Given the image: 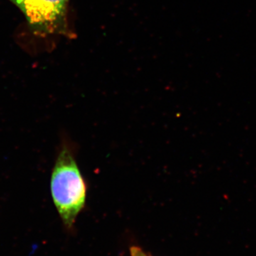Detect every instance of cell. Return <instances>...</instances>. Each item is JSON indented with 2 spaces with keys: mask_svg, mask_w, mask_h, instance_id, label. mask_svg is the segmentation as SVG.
Masks as SVG:
<instances>
[{
  "mask_svg": "<svg viewBox=\"0 0 256 256\" xmlns=\"http://www.w3.org/2000/svg\"><path fill=\"white\" fill-rule=\"evenodd\" d=\"M50 192L66 228H74L77 217L86 204L88 185L76 160V148L64 140L50 178Z\"/></svg>",
  "mask_w": 256,
  "mask_h": 256,
  "instance_id": "obj_1",
  "label": "cell"
},
{
  "mask_svg": "<svg viewBox=\"0 0 256 256\" xmlns=\"http://www.w3.org/2000/svg\"><path fill=\"white\" fill-rule=\"evenodd\" d=\"M20 8L30 28L40 34L60 32L65 25L69 0H10Z\"/></svg>",
  "mask_w": 256,
  "mask_h": 256,
  "instance_id": "obj_2",
  "label": "cell"
},
{
  "mask_svg": "<svg viewBox=\"0 0 256 256\" xmlns=\"http://www.w3.org/2000/svg\"><path fill=\"white\" fill-rule=\"evenodd\" d=\"M131 256H150L144 252L142 248L138 246H132L130 248Z\"/></svg>",
  "mask_w": 256,
  "mask_h": 256,
  "instance_id": "obj_3",
  "label": "cell"
}]
</instances>
